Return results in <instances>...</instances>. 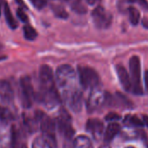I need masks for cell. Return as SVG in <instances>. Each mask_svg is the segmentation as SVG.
Returning <instances> with one entry per match:
<instances>
[{"mask_svg":"<svg viewBox=\"0 0 148 148\" xmlns=\"http://www.w3.org/2000/svg\"><path fill=\"white\" fill-rule=\"evenodd\" d=\"M56 81L61 92V98L67 101L71 96L77 93V76L74 69L69 65H61L56 72Z\"/></svg>","mask_w":148,"mask_h":148,"instance_id":"6da1fadb","label":"cell"},{"mask_svg":"<svg viewBox=\"0 0 148 148\" xmlns=\"http://www.w3.org/2000/svg\"><path fill=\"white\" fill-rule=\"evenodd\" d=\"M35 118L36 122L42 133V136L49 141L56 148V121L46 115L42 111H36L35 114Z\"/></svg>","mask_w":148,"mask_h":148,"instance_id":"7a4b0ae2","label":"cell"},{"mask_svg":"<svg viewBox=\"0 0 148 148\" xmlns=\"http://www.w3.org/2000/svg\"><path fill=\"white\" fill-rule=\"evenodd\" d=\"M78 75L79 82L83 88L94 89L97 88L99 84V76L95 69L89 67H79Z\"/></svg>","mask_w":148,"mask_h":148,"instance_id":"3957f363","label":"cell"},{"mask_svg":"<svg viewBox=\"0 0 148 148\" xmlns=\"http://www.w3.org/2000/svg\"><path fill=\"white\" fill-rule=\"evenodd\" d=\"M130 72H131V82H132V88L133 92L136 95L142 94V88L140 83V76H141V67L140 58L136 56L131 57L129 62Z\"/></svg>","mask_w":148,"mask_h":148,"instance_id":"277c9868","label":"cell"},{"mask_svg":"<svg viewBox=\"0 0 148 148\" xmlns=\"http://www.w3.org/2000/svg\"><path fill=\"white\" fill-rule=\"evenodd\" d=\"M56 124L59 132L62 134L68 140H70L74 135V130L71 124V118L65 110H62L60 112Z\"/></svg>","mask_w":148,"mask_h":148,"instance_id":"5b68a950","label":"cell"},{"mask_svg":"<svg viewBox=\"0 0 148 148\" xmlns=\"http://www.w3.org/2000/svg\"><path fill=\"white\" fill-rule=\"evenodd\" d=\"M39 81L41 91H48L56 88V82L52 69L48 65H42L39 70Z\"/></svg>","mask_w":148,"mask_h":148,"instance_id":"8992f818","label":"cell"},{"mask_svg":"<svg viewBox=\"0 0 148 148\" xmlns=\"http://www.w3.org/2000/svg\"><path fill=\"white\" fill-rule=\"evenodd\" d=\"M92 17L96 27L100 29H107L112 23V15L107 11L102 6H97L92 12Z\"/></svg>","mask_w":148,"mask_h":148,"instance_id":"52a82bcc","label":"cell"},{"mask_svg":"<svg viewBox=\"0 0 148 148\" xmlns=\"http://www.w3.org/2000/svg\"><path fill=\"white\" fill-rule=\"evenodd\" d=\"M107 101V94L101 88H95L92 89V92L88 97L87 107L88 110L89 112H94L100 108L102 107V105Z\"/></svg>","mask_w":148,"mask_h":148,"instance_id":"ba28073f","label":"cell"},{"mask_svg":"<svg viewBox=\"0 0 148 148\" xmlns=\"http://www.w3.org/2000/svg\"><path fill=\"white\" fill-rule=\"evenodd\" d=\"M20 87L22 93V102L24 108H29L34 99V90L31 80L29 76H23L20 79Z\"/></svg>","mask_w":148,"mask_h":148,"instance_id":"9c48e42d","label":"cell"},{"mask_svg":"<svg viewBox=\"0 0 148 148\" xmlns=\"http://www.w3.org/2000/svg\"><path fill=\"white\" fill-rule=\"evenodd\" d=\"M39 99L47 108L52 109L60 103L61 95L56 88H54L48 91H41L39 94Z\"/></svg>","mask_w":148,"mask_h":148,"instance_id":"30bf717a","label":"cell"},{"mask_svg":"<svg viewBox=\"0 0 148 148\" xmlns=\"http://www.w3.org/2000/svg\"><path fill=\"white\" fill-rule=\"evenodd\" d=\"M13 90L10 84L7 81H0V104L8 105L13 100Z\"/></svg>","mask_w":148,"mask_h":148,"instance_id":"8fae6325","label":"cell"},{"mask_svg":"<svg viewBox=\"0 0 148 148\" xmlns=\"http://www.w3.org/2000/svg\"><path fill=\"white\" fill-rule=\"evenodd\" d=\"M87 129L89 133L92 134L95 140H99L103 134L104 125L98 119H90L87 122Z\"/></svg>","mask_w":148,"mask_h":148,"instance_id":"7c38bea8","label":"cell"},{"mask_svg":"<svg viewBox=\"0 0 148 148\" xmlns=\"http://www.w3.org/2000/svg\"><path fill=\"white\" fill-rule=\"evenodd\" d=\"M116 71H117V75H118L120 82L121 83L123 88L127 91L131 90V88H132L131 77L129 76L127 69L122 65H117L116 66Z\"/></svg>","mask_w":148,"mask_h":148,"instance_id":"4fadbf2b","label":"cell"},{"mask_svg":"<svg viewBox=\"0 0 148 148\" xmlns=\"http://www.w3.org/2000/svg\"><path fill=\"white\" fill-rule=\"evenodd\" d=\"M120 130L121 127L119 124H117L116 122H111L107 127V129L103 134L104 141H106V143H109L112 140H114L116 137V135L120 133Z\"/></svg>","mask_w":148,"mask_h":148,"instance_id":"5bb4252c","label":"cell"},{"mask_svg":"<svg viewBox=\"0 0 148 148\" xmlns=\"http://www.w3.org/2000/svg\"><path fill=\"white\" fill-rule=\"evenodd\" d=\"M73 148H93V145L89 138L81 135L75 139L73 142Z\"/></svg>","mask_w":148,"mask_h":148,"instance_id":"9a60e30c","label":"cell"},{"mask_svg":"<svg viewBox=\"0 0 148 148\" xmlns=\"http://www.w3.org/2000/svg\"><path fill=\"white\" fill-rule=\"evenodd\" d=\"M3 10H4V16H5L6 23H8L9 27L11 28V29H16L17 26H18V23H17V22L15 20V18H14V16H13V15H12L10 10V8H9V5H8V3H7L6 2H4L3 7Z\"/></svg>","mask_w":148,"mask_h":148,"instance_id":"2e32d148","label":"cell"},{"mask_svg":"<svg viewBox=\"0 0 148 148\" xmlns=\"http://www.w3.org/2000/svg\"><path fill=\"white\" fill-rule=\"evenodd\" d=\"M32 148H55V147L43 136H40L34 140L32 143Z\"/></svg>","mask_w":148,"mask_h":148,"instance_id":"e0dca14e","label":"cell"},{"mask_svg":"<svg viewBox=\"0 0 148 148\" xmlns=\"http://www.w3.org/2000/svg\"><path fill=\"white\" fill-rule=\"evenodd\" d=\"M124 122L128 127H141L144 126L143 121L141 119H140L139 117L134 116V115H129V116L126 117Z\"/></svg>","mask_w":148,"mask_h":148,"instance_id":"ac0fdd59","label":"cell"},{"mask_svg":"<svg viewBox=\"0 0 148 148\" xmlns=\"http://www.w3.org/2000/svg\"><path fill=\"white\" fill-rule=\"evenodd\" d=\"M13 114L6 107H0V121L8 123L13 120Z\"/></svg>","mask_w":148,"mask_h":148,"instance_id":"d6986e66","label":"cell"},{"mask_svg":"<svg viewBox=\"0 0 148 148\" xmlns=\"http://www.w3.org/2000/svg\"><path fill=\"white\" fill-rule=\"evenodd\" d=\"M19 136L18 131L16 130V127L13 126L10 130V148H20L19 147Z\"/></svg>","mask_w":148,"mask_h":148,"instance_id":"ffe728a7","label":"cell"},{"mask_svg":"<svg viewBox=\"0 0 148 148\" xmlns=\"http://www.w3.org/2000/svg\"><path fill=\"white\" fill-rule=\"evenodd\" d=\"M23 34H24V37L29 41H33L37 36L36 30L32 26H30L29 24H27L23 27Z\"/></svg>","mask_w":148,"mask_h":148,"instance_id":"44dd1931","label":"cell"},{"mask_svg":"<svg viewBox=\"0 0 148 148\" xmlns=\"http://www.w3.org/2000/svg\"><path fill=\"white\" fill-rule=\"evenodd\" d=\"M128 14H129L130 22L132 23V24L137 25L140 22V11L134 7H129L128 8Z\"/></svg>","mask_w":148,"mask_h":148,"instance_id":"7402d4cb","label":"cell"},{"mask_svg":"<svg viewBox=\"0 0 148 148\" xmlns=\"http://www.w3.org/2000/svg\"><path fill=\"white\" fill-rule=\"evenodd\" d=\"M71 9L79 14H84L87 12V8L84 6V4L82 3V0H74L70 3Z\"/></svg>","mask_w":148,"mask_h":148,"instance_id":"603a6c76","label":"cell"},{"mask_svg":"<svg viewBox=\"0 0 148 148\" xmlns=\"http://www.w3.org/2000/svg\"><path fill=\"white\" fill-rule=\"evenodd\" d=\"M52 10L54 11V14L60 17V18H62V19H65L69 16L67 11L65 10V9L62 6V5H59V4H53L52 5Z\"/></svg>","mask_w":148,"mask_h":148,"instance_id":"cb8c5ba5","label":"cell"},{"mask_svg":"<svg viewBox=\"0 0 148 148\" xmlns=\"http://www.w3.org/2000/svg\"><path fill=\"white\" fill-rule=\"evenodd\" d=\"M16 15H17V17L23 23H28V16L26 15V13L23 11V10L20 7L17 9L16 10Z\"/></svg>","mask_w":148,"mask_h":148,"instance_id":"d4e9b609","label":"cell"},{"mask_svg":"<svg viewBox=\"0 0 148 148\" xmlns=\"http://www.w3.org/2000/svg\"><path fill=\"white\" fill-rule=\"evenodd\" d=\"M30 2L36 8L40 10L45 7V5L48 3V0H30Z\"/></svg>","mask_w":148,"mask_h":148,"instance_id":"484cf974","label":"cell"},{"mask_svg":"<svg viewBox=\"0 0 148 148\" xmlns=\"http://www.w3.org/2000/svg\"><path fill=\"white\" fill-rule=\"evenodd\" d=\"M119 119H120V116L115 113H110L108 115L106 116V120L108 121H113L114 122L115 121H118Z\"/></svg>","mask_w":148,"mask_h":148,"instance_id":"4316f807","label":"cell"},{"mask_svg":"<svg viewBox=\"0 0 148 148\" xmlns=\"http://www.w3.org/2000/svg\"><path fill=\"white\" fill-rule=\"evenodd\" d=\"M131 3H137L140 5H141L143 8L148 9V2L147 0H128Z\"/></svg>","mask_w":148,"mask_h":148,"instance_id":"83f0119b","label":"cell"},{"mask_svg":"<svg viewBox=\"0 0 148 148\" xmlns=\"http://www.w3.org/2000/svg\"><path fill=\"white\" fill-rule=\"evenodd\" d=\"M86 2L90 5H95L96 3L100 2V0H86Z\"/></svg>","mask_w":148,"mask_h":148,"instance_id":"f1b7e54d","label":"cell"},{"mask_svg":"<svg viewBox=\"0 0 148 148\" xmlns=\"http://www.w3.org/2000/svg\"><path fill=\"white\" fill-rule=\"evenodd\" d=\"M16 2L21 6V8H24V9H27V7L25 6V3L23 0H16Z\"/></svg>","mask_w":148,"mask_h":148,"instance_id":"f546056e","label":"cell"},{"mask_svg":"<svg viewBox=\"0 0 148 148\" xmlns=\"http://www.w3.org/2000/svg\"><path fill=\"white\" fill-rule=\"evenodd\" d=\"M142 121H143V123H144V126L146 125L147 127H148V116H147V115H143V118H142Z\"/></svg>","mask_w":148,"mask_h":148,"instance_id":"4dcf8cb0","label":"cell"},{"mask_svg":"<svg viewBox=\"0 0 148 148\" xmlns=\"http://www.w3.org/2000/svg\"><path fill=\"white\" fill-rule=\"evenodd\" d=\"M145 83H146L147 90L148 91V71H147L146 74H145Z\"/></svg>","mask_w":148,"mask_h":148,"instance_id":"1f68e13d","label":"cell"},{"mask_svg":"<svg viewBox=\"0 0 148 148\" xmlns=\"http://www.w3.org/2000/svg\"><path fill=\"white\" fill-rule=\"evenodd\" d=\"M142 25H143L146 29H148V19L144 18V19L142 20Z\"/></svg>","mask_w":148,"mask_h":148,"instance_id":"d6a6232c","label":"cell"},{"mask_svg":"<svg viewBox=\"0 0 148 148\" xmlns=\"http://www.w3.org/2000/svg\"><path fill=\"white\" fill-rule=\"evenodd\" d=\"M3 3H4V1L0 0V14H1V11H2V7H3Z\"/></svg>","mask_w":148,"mask_h":148,"instance_id":"836d02e7","label":"cell"},{"mask_svg":"<svg viewBox=\"0 0 148 148\" xmlns=\"http://www.w3.org/2000/svg\"><path fill=\"white\" fill-rule=\"evenodd\" d=\"M100 148H111L110 147V146L109 145H108V144H105V145H103V146H101Z\"/></svg>","mask_w":148,"mask_h":148,"instance_id":"e575fe53","label":"cell"},{"mask_svg":"<svg viewBox=\"0 0 148 148\" xmlns=\"http://www.w3.org/2000/svg\"><path fill=\"white\" fill-rule=\"evenodd\" d=\"M20 148H28V147H27V146H26L25 144H23V145H21V146H20Z\"/></svg>","mask_w":148,"mask_h":148,"instance_id":"d590c367","label":"cell"},{"mask_svg":"<svg viewBox=\"0 0 148 148\" xmlns=\"http://www.w3.org/2000/svg\"><path fill=\"white\" fill-rule=\"evenodd\" d=\"M65 1H66V2H68L69 3H71L72 1H74V0H65Z\"/></svg>","mask_w":148,"mask_h":148,"instance_id":"8d00e7d4","label":"cell"},{"mask_svg":"<svg viewBox=\"0 0 148 148\" xmlns=\"http://www.w3.org/2000/svg\"><path fill=\"white\" fill-rule=\"evenodd\" d=\"M126 148H134V147H126Z\"/></svg>","mask_w":148,"mask_h":148,"instance_id":"74e56055","label":"cell"}]
</instances>
